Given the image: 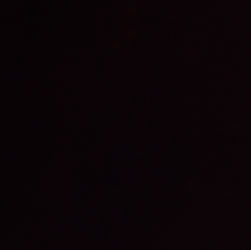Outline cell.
Listing matches in <instances>:
<instances>
[]
</instances>
